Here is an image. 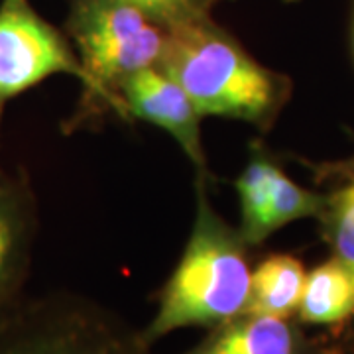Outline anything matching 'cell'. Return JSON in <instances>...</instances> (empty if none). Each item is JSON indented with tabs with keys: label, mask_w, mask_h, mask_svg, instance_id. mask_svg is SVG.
Instances as JSON below:
<instances>
[{
	"label": "cell",
	"mask_w": 354,
	"mask_h": 354,
	"mask_svg": "<svg viewBox=\"0 0 354 354\" xmlns=\"http://www.w3.org/2000/svg\"><path fill=\"white\" fill-rule=\"evenodd\" d=\"M209 177L197 174L189 239L160 291L156 315L140 330L150 346L177 329H213L246 311L252 276L248 246L239 228L218 215L207 189Z\"/></svg>",
	"instance_id": "2"
},
{
	"label": "cell",
	"mask_w": 354,
	"mask_h": 354,
	"mask_svg": "<svg viewBox=\"0 0 354 354\" xmlns=\"http://www.w3.org/2000/svg\"><path fill=\"white\" fill-rule=\"evenodd\" d=\"M0 354H150V344L104 305L53 293L0 311Z\"/></svg>",
	"instance_id": "4"
},
{
	"label": "cell",
	"mask_w": 354,
	"mask_h": 354,
	"mask_svg": "<svg viewBox=\"0 0 354 354\" xmlns=\"http://www.w3.org/2000/svg\"><path fill=\"white\" fill-rule=\"evenodd\" d=\"M85 71L69 38L44 20L30 0L0 2V118L6 104L51 75Z\"/></svg>",
	"instance_id": "5"
},
{
	"label": "cell",
	"mask_w": 354,
	"mask_h": 354,
	"mask_svg": "<svg viewBox=\"0 0 354 354\" xmlns=\"http://www.w3.org/2000/svg\"><path fill=\"white\" fill-rule=\"evenodd\" d=\"M279 165L281 164L260 140H252L246 156V164L232 183L241 207V225L236 228L248 248L264 244L262 221H264L272 179Z\"/></svg>",
	"instance_id": "11"
},
{
	"label": "cell",
	"mask_w": 354,
	"mask_h": 354,
	"mask_svg": "<svg viewBox=\"0 0 354 354\" xmlns=\"http://www.w3.org/2000/svg\"><path fill=\"white\" fill-rule=\"evenodd\" d=\"M183 354H319L301 323L244 311L209 329L199 344Z\"/></svg>",
	"instance_id": "8"
},
{
	"label": "cell",
	"mask_w": 354,
	"mask_h": 354,
	"mask_svg": "<svg viewBox=\"0 0 354 354\" xmlns=\"http://www.w3.org/2000/svg\"><path fill=\"white\" fill-rule=\"evenodd\" d=\"M286 2H297V0H286Z\"/></svg>",
	"instance_id": "15"
},
{
	"label": "cell",
	"mask_w": 354,
	"mask_h": 354,
	"mask_svg": "<svg viewBox=\"0 0 354 354\" xmlns=\"http://www.w3.org/2000/svg\"><path fill=\"white\" fill-rule=\"evenodd\" d=\"M321 174L337 181L325 191V207L317 218L321 236L329 244L330 256L354 276V167L341 162L325 164L321 165Z\"/></svg>",
	"instance_id": "12"
},
{
	"label": "cell",
	"mask_w": 354,
	"mask_h": 354,
	"mask_svg": "<svg viewBox=\"0 0 354 354\" xmlns=\"http://www.w3.org/2000/svg\"><path fill=\"white\" fill-rule=\"evenodd\" d=\"M342 165H348V167H354V156L353 158H348V160H344V162H341Z\"/></svg>",
	"instance_id": "14"
},
{
	"label": "cell",
	"mask_w": 354,
	"mask_h": 354,
	"mask_svg": "<svg viewBox=\"0 0 354 354\" xmlns=\"http://www.w3.org/2000/svg\"><path fill=\"white\" fill-rule=\"evenodd\" d=\"M160 67L189 95L197 113L270 132L293 95L286 73L254 59L211 16L165 30Z\"/></svg>",
	"instance_id": "1"
},
{
	"label": "cell",
	"mask_w": 354,
	"mask_h": 354,
	"mask_svg": "<svg viewBox=\"0 0 354 354\" xmlns=\"http://www.w3.org/2000/svg\"><path fill=\"white\" fill-rule=\"evenodd\" d=\"M38 201L22 167L0 165V311L18 301L38 236Z\"/></svg>",
	"instance_id": "7"
},
{
	"label": "cell",
	"mask_w": 354,
	"mask_h": 354,
	"mask_svg": "<svg viewBox=\"0 0 354 354\" xmlns=\"http://www.w3.org/2000/svg\"><path fill=\"white\" fill-rule=\"evenodd\" d=\"M65 28L85 71L83 104L113 109L122 118L118 88L160 64L165 28L124 0H73Z\"/></svg>",
	"instance_id": "3"
},
{
	"label": "cell",
	"mask_w": 354,
	"mask_h": 354,
	"mask_svg": "<svg viewBox=\"0 0 354 354\" xmlns=\"http://www.w3.org/2000/svg\"><path fill=\"white\" fill-rule=\"evenodd\" d=\"M122 118L144 120L165 130L195 165L197 174H209L201 140V114L189 95L160 65L146 67L118 88Z\"/></svg>",
	"instance_id": "6"
},
{
	"label": "cell",
	"mask_w": 354,
	"mask_h": 354,
	"mask_svg": "<svg viewBox=\"0 0 354 354\" xmlns=\"http://www.w3.org/2000/svg\"><path fill=\"white\" fill-rule=\"evenodd\" d=\"M307 270L291 254H270L252 270L248 313L291 319L299 309Z\"/></svg>",
	"instance_id": "10"
},
{
	"label": "cell",
	"mask_w": 354,
	"mask_h": 354,
	"mask_svg": "<svg viewBox=\"0 0 354 354\" xmlns=\"http://www.w3.org/2000/svg\"><path fill=\"white\" fill-rule=\"evenodd\" d=\"M297 321L313 327H341L354 319V276L337 258L307 272Z\"/></svg>",
	"instance_id": "9"
},
{
	"label": "cell",
	"mask_w": 354,
	"mask_h": 354,
	"mask_svg": "<svg viewBox=\"0 0 354 354\" xmlns=\"http://www.w3.org/2000/svg\"><path fill=\"white\" fill-rule=\"evenodd\" d=\"M171 12V26L185 24L191 20H199L205 16H211V8L216 0H165ZM167 28V30H169Z\"/></svg>",
	"instance_id": "13"
}]
</instances>
